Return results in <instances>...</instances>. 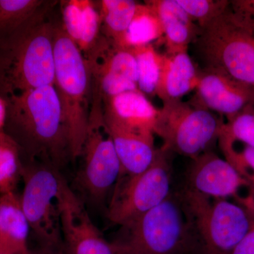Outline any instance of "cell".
Wrapping results in <instances>:
<instances>
[{
	"mask_svg": "<svg viewBox=\"0 0 254 254\" xmlns=\"http://www.w3.org/2000/svg\"><path fill=\"white\" fill-rule=\"evenodd\" d=\"M4 132L21 148L25 161L48 164L61 170L71 160L69 138L53 85L6 98Z\"/></svg>",
	"mask_w": 254,
	"mask_h": 254,
	"instance_id": "1",
	"label": "cell"
},
{
	"mask_svg": "<svg viewBox=\"0 0 254 254\" xmlns=\"http://www.w3.org/2000/svg\"><path fill=\"white\" fill-rule=\"evenodd\" d=\"M59 1L46 6L18 31L0 42V96L4 99L54 84L55 21Z\"/></svg>",
	"mask_w": 254,
	"mask_h": 254,
	"instance_id": "2",
	"label": "cell"
},
{
	"mask_svg": "<svg viewBox=\"0 0 254 254\" xmlns=\"http://www.w3.org/2000/svg\"><path fill=\"white\" fill-rule=\"evenodd\" d=\"M190 242V254H231L254 227L245 207L205 196L185 187L180 192Z\"/></svg>",
	"mask_w": 254,
	"mask_h": 254,
	"instance_id": "3",
	"label": "cell"
},
{
	"mask_svg": "<svg viewBox=\"0 0 254 254\" xmlns=\"http://www.w3.org/2000/svg\"><path fill=\"white\" fill-rule=\"evenodd\" d=\"M54 86L67 128L71 161L80 158L92 104V79L78 47L55 23Z\"/></svg>",
	"mask_w": 254,
	"mask_h": 254,
	"instance_id": "4",
	"label": "cell"
},
{
	"mask_svg": "<svg viewBox=\"0 0 254 254\" xmlns=\"http://www.w3.org/2000/svg\"><path fill=\"white\" fill-rule=\"evenodd\" d=\"M115 254H190L186 218L178 193L120 226Z\"/></svg>",
	"mask_w": 254,
	"mask_h": 254,
	"instance_id": "5",
	"label": "cell"
},
{
	"mask_svg": "<svg viewBox=\"0 0 254 254\" xmlns=\"http://www.w3.org/2000/svg\"><path fill=\"white\" fill-rule=\"evenodd\" d=\"M64 180L52 165L25 161L21 205L40 250L51 254H64L60 207Z\"/></svg>",
	"mask_w": 254,
	"mask_h": 254,
	"instance_id": "6",
	"label": "cell"
},
{
	"mask_svg": "<svg viewBox=\"0 0 254 254\" xmlns=\"http://www.w3.org/2000/svg\"><path fill=\"white\" fill-rule=\"evenodd\" d=\"M191 45L202 69L225 73L254 88V36L235 21L228 7L199 28Z\"/></svg>",
	"mask_w": 254,
	"mask_h": 254,
	"instance_id": "7",
	"label": "cell"
},
{
	"mask_svg": "<svg viewBox=\"0 0 254 254\" xmlns=\"http://www.w3.org/2000/svg\"><path fill=\"white\" fill-rule=\"evenodd\" d=\"M223 124L213 112L192 100H180L163 104L154 133L163 140L164 150L192 160L210 150Z\"/></svg>",
	"mask_w": 254,
	"mask_h": 254,
	"instance_id": "8",
	"label": "cell"
},
{
	"mask_svg": "<svg viewBox=\"0 0 254 254\" xmlns=\"http://www.w3.org/2000/svg\"><path fill=\"white\" fill-rule=\"evenodd\" d=\"M80 157L83 163L76 177L78 188L94 203L103 202L118 183L123 168L105 126L103 100L94 91Z\"/></svg>",
	"mask_w": 254,
	"mask_h": 254,
	"instance_id": "9",
	"label": "cell"
},
{
	"mask_svg": "<svg viewBox=\"0 0 254 254\" xmlns=\"http://www.w3.org/2000/svg\"><path fill=\"white\" fill-rule=\"evenodd\" d=\"M169 153L159 148L154 161L143 173L120 177L108 209L110 221L121 226L155 208L171 194Z\"/></svg>",
	"mask_w": 254,
	"mask_h": 254,
	"instance_id": "10",
	"label": "cell"
},
{
	"mask_svg": "<svg viewBox=\"0 0 254 254\" xmlns=\"http://www.w3.org/2000/svg\"><path fill=\"white\" fill-rule=\"evenodd\" d=\"M84 58L91 72L92 91L103 102L138 90L136 60L129 50L114 46L103 36Z\"/></svg>",
	"mask_w": 254,
	"mask_h": 254,
	"instance_id": "11",
	"label": "cell"
},
{
	"mask_svg": "<svg viewBox=\"0 0 254 254\" xmlns=\"http://www.w3.org/2000/svg\"><path fill=\"white\" fill-rule=\"evenodd\" d=\"M62 230L64 254H115L87 211L84 203L63 182L60 195Z\"/></svg>",
	"mask_w": 254,
	"mask_h": 254,
	"instance_id": "12",
	"label": "cell"
},
{
	"mask_svg": "<svg viewBox=\"0 0 254 254\" xmlns=\"http://www.w3.org/2000/svg\"><path fill=\"white\" fill-rule=\"evenodd\" d=\"M192 101L230 120L254 105V88L225 73L203 70Z\"/></svg>",
	"mask_w": 254,
	"mask_h": 254,
	"instance_id": "13",
	"label": "cell"
},
{
	"mask_svg": "<svg viewBox=\"0 0 254 254\" xmlns=\"http://www.w3.org/2000/svg\"><path fill=\"white\" fill-rule=\"evenodd\" d=\"M187 188L205 196L228 199L240 198V190L250 186L236 169L211 150L192 159Z\"/></svg>",
	"mask_w": 254,
	"mask_h": 254,
	"instance_id": "14",
	"label": "cell"
},
{
	"mask_svg": "<svg viewBox=\"0 0 254 254\" xmlns=\"http://www.w3.org/2000/svg\"><path fill=\"white\" fill-rule=\"evenodd\" d=\"M159 111L139 90L125 92L103 101L105 121L141 133L155 135Z\"/></svg>",
	"mask_w": 254,
	"mask_h": 254,
	"instance_id": "15",
	"label": "cell"
},
{
	"mask_svg": "<svg viewBox=\"0 0 254 254\" xmlns=\"http://www.w3.org/2000/svg\"><path fill=\"white\" fill-rule=\"evenodd\" d=\"M59 4L64 31L86 56L103 36L96 3L91 0H63Z\"/></svg>",
	"mask_w": 254,
	"mask_h": 254,
	"instance_id": "16",
	"label": "cell"
},
{
	"mask_svg": "<svg viewBox=\"0 0 254 254\" xmlns=\"http://www.w3.org/2000/svg\"><path fill=\"white\" fill-rule=\"evenodd\" d=\"M104 121L121 163V177L134 176L145 171L154 161L158 152L155 135L131 131Z\"/></svg>",
	"mask_w": 254,
	"mask_h": 254,
	"instance_id": "17",
	"label": "cell"
},
{
	"mask_svg": "<svg viewBox=\"0 0 254 254\" xmlns=\"http://www.w3.org/2000/svg\"><path fill=\"white\" fill-rule=\"evenodd\" d=\"M144 3L154 11L161 23L166 55L188 51L199 27L177 0H147Z\"/></svg>",
	"mask_w": 254,
	"mask_h": 254,
	"instance_id": "18",
	"label": "cell"
},
{
	"mask_svg": "<svg viewBox=\"0 0 254 254\" xmlns=\"http://www.w3.org/2000/svg\"><path fill=\"white\" fill-rule=\"evenodd\" d=\"M198 79L199 71L188 51L163 55L156 95L163 104L180 101L195 91Z\"/></svg>",
	"mask_w": 254,
	"mask_h": 254,
	"instance_id": "19",
	"label": "cell"
},
{
	"mask_svg": "<svg viewBox=\"0 0 254 254\" xmlns=\"http://www.w3.org/2000/svg\"><path fill=\"white\" fill-rule=\"evenodd\" d=\"M29 225L16 192L0 195V249L14 254L28 250Z\"/></svg>",
	"mask_w": 254,
	"mask_h": 254,
	"instance_id": "20",
	"label": "cell"
},
{
	"mask_svg": "<svg viewBox=\"0 0 254 254\" xmlns=\"http://www.w3.org/2000/svg\"><path fill=\"white\" fill-rule=\"evenodd\" d=\"M101 19V33L114 46L125 49L127 31L138 2L133 0L95 1Z\"/></svg>",
	"mask_w": 254,
	"mask_h": 254,
	"instance_id": "21",
	"label": "cell"
},
{
	"mask_svg": "<svg viewBox=\"0 0 254 254\" xmlns=\"http://www.w3.org/2000/svg\"><path fill=\"white\" fill-rule=\"evenodd\" d=\"M25 160L16 141L0 133V195L16 191L22 180Z\"/></svg>",
	"mask_w": 254,
	"mask_h": 254,
	"instance_id": "22",
	"label": "cell"
},
{
	"mask_svg": "<svg viewBox=\"0 0 254 254\" xmlns=\"http://www.w3.org/2000/svg\"><path fill=\"white\" fill-rule=\"evenodd\" d=\"M49 0H0V42L18 31Z\"/></svg>",
	"mask_w": 254,
	"mask_h": 254,
	"instance_id": "23",
	"label": "cell"
},
{
	"mask_svg": "<svg viewBox=\"0 0 254 254\" xmlns=\"http://www.w3.org/2000/svg\"><path fill=\"white\" fill-rule=\"evenodd\" d=\"M163 39V31L158 16L148 5L138 3L127 31L125 49L153 44V42Z\"/></svg>",
	"mask_w": 254,
	"mask_h": 254,
	"instance_id": "24",
	"label": "cell"
},
{
	"mask_svg": "<svg viewBox=\"0 0 254 254\" xmlns=\"http://www.w3.org/2000/svg\"><path fill=\"white\" fill-rule=\"evenodd\" d=\"M134 55L138 67V89L145 95H156L163 55L153 44L128 49Z\"/></svg>",
	"mask_w": 254,
	"mask_h": 254,
	"instance_id": "25",
	"label": "cell"
},
{
	"mask_svg": "<svg viewBox=\"0 0 254 254\" xmlns=\"http://www.w3.org/2000/svg\"><path fill=\"white\" fill-rule=\"evenodd\" d=\"M218 141L234 142L254 148V105L224 123Z\"/></svg>",
	"mask_w": 254,
	"mask_h": 254,
	"instance_id": "26",
	"label": "cell"
},
{
	"mask_svg": "<svg viewBox=\"0 0 254 254\" xmlns=\"http://www.w3.org/2000/svg\"><path fill=\"white\" fill-rule=\"evenodd\" d=\"M218 143L225 160L248 182L250 193L254 195V148L234 142Z\"/></svg>",
	"mask_w": 254,
	"mask_h": 254,
	"instance_id": "27",
	"label": "cell"
},
{
	"mask_svg": "<svg viewBox=\"0 0 254 254\" xmlns=\"http://www.w3.org/2000/svg\"><path fill=\"white\" fill-rule=\"evenodd\" d=\"M187 14L198 26L203 28L215 19L228 7V0H177Z\"/></svg>",
	"mask_w": 254,
	"mask_h": 254,
	"instance_id": "28",
	"label": "cell"
},
{
	"mask_svg": "<svg viewBox=\"0 0 254 254\" xmlns=\"http://www.w3.org/2000/svg\"><path fill=\"white\" fill-rule=\"evenodd\" d=\"M228 9L235 21L254 36V0H231Z\"/></svg>",
	"mask_w": 254,
	"mask_h": 254,
	"instance_id": "29",
	"label": "cell"
},
{
	"mask_svg": "<svg viewBox=\"0 0 254 254\" xmlns=\"http://www.w3.org/2000/svg\"><path fill=\"white\" fill-rule=\"evenodd\" d=\"M231 254H254V227L241 241Z\"/></svg>",
	"mask_w": 254,
	"mask_h": 254,
	"instance_id": "30",
	"label": "cell"
},
{
	"mask_svg": "<svg viewBox=\"0 0 254 254\" xmlns=\"http://www.w3.org/2000/svg\"><path fill=\"white\" fill-rule=\"evenodd\" d=\"M237 203L245 207L254 218V195L248 193L236 200Z\"/></svg>",
	"mask_w": 254,
	"mask_h": 254,
	"instance_id": "31",
	"label": "cell"
},
{
	"mask_svg": "<svg viewBox=\"0 0 254 254\" xmlns=\"http://www.w3.org/2000/svg\"><path fill=\"white\" fill-rule=\"evenodd\" d=\"M6 119V102L0 96V133L4 132Z\"/></svg>",
	"mask_w": 254,
	"mask_h": 254,
	"instance_id": "32",
	"label": "cell"
},
{
	"mask_svg": "<svg viewBox=\"0 0 254 254\" xmlns=\"http://www.w3.org/2000/svg\"><path fill=\"white\" fill-rule=\"evenodd\" d=\"M21 254H51L48 253V252H44V251L41 250H38L37 251H32L30 250L29 249H28L26 252H23V253Z\"/></svg>",
	"mask_w": 254,
	"mask_h": 254,
	"instance_id": "33",
	"label": "cell"
},
{
	"mask_svg": "<svg viewBox=\"0 0 254 254\" xmlns=\"http://www.w3.org/2000/svg\"><path fill=\"white\" fill-rule=\"evenodd\" d=\"M0 254H14L11 253V252H7V251L1 250V249H0Z\"/></svg>",
	"mask_w": 254,
	"mask_h": 254,
	"instance_id": "34",
	"label": "cell"
}]
</instances>
